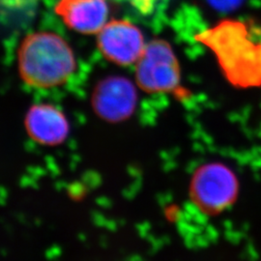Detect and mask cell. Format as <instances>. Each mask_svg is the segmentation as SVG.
<instances>
[{"label": "cell", "instance_id": "1", "mask_svg": "<svg viewBox=\"0 0 261 261\" xmlns=\"http://www.w3.org/2000/svg\"><path fill=\"white\" fill-rule=\"evenodd\" d=\"M260 34L250 22L226 19L196 39L214 51L229 83L248 88L261 85Z\"/></svg>", "mask_w": 261, "mask_h": 261}, {"label": "cell", "instance_id": "2", "mask_svg": "<svg viewBox=\"0 0 261 261\" xmlns=\"http://www.w3.org/2000/svg\"><path fill=\"white\" fill-rule=\"evenodd\" d=\"M18 59L23 82L38 88L64 84L76 66L71 47L63 38L51 32H35L25 37Z\"/></svg>", "mask_w": 261, "mask_h": 261}, {"label": "cell", "instance_id": "3", "mask_svg": "<svg viewBox=\"0 0 261 261\" xmlns=\"http://www.w3.org/2000/svg\"><path fill=\"white\" fill-rule=\"evenodd\" d=\"M137 83L148 93L172 92L180 84V65L167 41L154 40L137 61Z\"/></svg>", "mask_w": 261, "mask_h": 261}, {"label": "cell", "instance_id": "4", "mask_svg": "<svg viewBox=\"0 0 261 261\" xmlns=\"http://www.w3.org/2000/svg\"><path fill=\"white\" fill-rule=\"evenodd\" d=\"M98 47L113 63L128 66L137 62L144 50V38L133 23L123 19L107 22L98 35Z\"/></svg>", "mask_w": 261, "mask_h": 261}, {"label": "cell", "instance_id": "5", "mask_svg": "<svg viewBox=\"0 0 261 261\" xmlns=\"http://www.w3.org/2000/svg\"><path fill=\"white\" fill-rule=\"evenodd\" d=\"M138 93L129 80L123 76H109L96 85L92 106L98 116L109 122L129 118L135 111Z\"/></svg>", "mask_w": 261, "mask_h": 261}, {"label": "cell", "instance_id": "6", "mask_svg": "<svg viewBox=\"0 0 261 261\" xmlns=\"http://www.w3.org/2000/svg\"><path fill=\"white\" fill-rule=\"evenodd\" d=\"M197 204L207 211H221L228 205L236 192L233 175L226 168L212 166L202 168L194 181Z\"/></svg>", "mask_w": 261, "mask_h": 261}, {"label": "cell", "instance_id": "7", "mask_svg": "<svg viewBox=\"0 0 261 261\" xmlns=\"http://www.w3.org/2000/svg\"><path fill=\"white\" fill-rule=\"evenodd\" d=\"M56 13L68 28L83 34L99 33L107 23L106 0H59Z\"/></svg>", "mask_w": 261, "mask_h": 261}, {"label": "cell", "instance_id": "8", "mask_svg": "<svg viewBox=\"0 0 261 261\" xmlns=\"http://www.w3.org/2000/svg\"><path fill=\"white\" fill-rule=\"evenodd\" d=\"M28 135L38 143L56 145L62 143L69 134L65 115L48 103H39L30 108L25 116Z\"/></svg>", "mask_w": 261, "mask_h": 261}, {"label": "cell", "instance_id": "9", "mask_svg": "<svg viewBox=\"0 0 261 261\" xmlns=\"http://www.w3.org/2000/svg\"><path fill=\"white\" fill-rule=\"evenodd\" d=\"M38 0H0V16L4 19L28 17L35 9Z\"/></svg>", "mask_w": 261, "mask_h": 261}, {"label": "cell", "instance_id": "10", "mask_svg": "<svg viewBox=\"0 0 261 261\" xmlns=\"http://www.w3.org/2000/svg\"><path fill=\"white\" fill-rule=\"evenodd\" d=\"M130 4L142 14H150L156 8L157 4L164 0H128Z\"/></svg>", "mask_w": 261, "mask_h": 261}, {"label": "cell", "instance_id": "11", "mask_svg": "<svg viewBox=\"0 0 261 261\" xmlns=\"http://www.w3.org/2000/svg\"><path fill=\"white\" fill-rule=\"evenodd\" d=\"M210 2L220 9H229L237 5L240 0H210Z\"/></svg>", "mask_w": 261, "mask_h": 261}]
</instances>
